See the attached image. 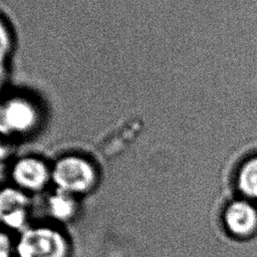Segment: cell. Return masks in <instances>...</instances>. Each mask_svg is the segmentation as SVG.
Returning a JSON list of instances; mask_svg holds the SVG:
<instances>
[{
	"instance_id": "5b68a950",
	"label": "cell",
	"mask_w": 257,
	"mask_h": 257,
	"mask_svg": "<svg viewBox=\"0 0 257 257\" xmlns=\"http://www.w3.org/2000/svg\"><path fill=\"white\" fill-rule=\"evenodd\" d=\"M28 200L26 196L13 188H5L0 191V222L4 225L18 229L26 220V208Z\"/></svg>"
},
{
	"instance_id": "9c48e42d",
	"label": "cell",
	"mask_w": 257,
	"mask_h": 257,
	"mask_svg": "<svg viewBox=\"0 0 257 257\" xmlns=\"http://www.w3.org/2000/svg\"><path fill=\"white\" fill-rule=\"evenodd\" d=\"M11 244L9 238L0 232V257H10Z\"/></svg>"
},
{
	"instance_id": "8992f818",
	"label": "cell",
	"mask_w": 257,
	"mask_h": 257,
	"mask_svg": "<svg viewBox=\"0 0 257 257\" xmlns=\"http://www.w3.org/2000/svg\"><path fill=\"white\" fill-rule=\"evenodd\" d=\"M227 228L236 235H246L257 225L255 208L245 201H236L229 205L225 213Z\"/></svg>"
},
{
	"instance_id": "277c9868",
	"label": "cell",
	"mask_w": 257,
	"mask_h": 257,
	"mask_svg": "<svg viewBox=\"0 0 257 257\" xmlns=\"http://www.w3.org/2000/svg\"><path fill=\"white\" fill-rule=\"evenodd\" d=\"M11 175L18 186L27 190H38L51 178V170L39 158L23 157L14 163Z\"/></svg>"
},
{
	"instance_id": "6da1fadb",
	"label": "cell",
	"mask_w": 257,
	"mask_h": 257,
	"mask_svg": "<svg viewBox=\"0 0 257 257\" xmlns=\"http://www.w3.org/2000/svg\"><path fill=\"white\" fill-rule=\"evenodd\" d=\"M95 178L93 165L86 158L78 155L61 157L51 169V179L57 190L68 194L88 190L93 185Z\"/></svg>"
},
{
	"instance_id": "52a82bcc",
	"label": "cell",
	"mask_w": 257,
	"mask_h": 257,
	"mask_svg": "<svg viewBox=\"0 0 257 257\" xmlns=\"http://www.w3.org/2000/svg\"><path fill=\"white\" fill-rule=\"evenodd\" d=\"M70 195L57 190L49 198L48 209L55 219L66 220L72 216L74 212V201Z\"/></svg>"
},
{
	"instance_id": "7a4b0ae2",
	"label": "cell",
	"mask_w": 257,
	"mask_h": 257,
	"mask_svg": "<svg viewBox=\"0 0 257 257\" xmlns=\"http://www.w3.org/2000/svg\"><path fill=\"white\" fill-rule=\"evenodd\" d=\"M65 252L66 243L62 235L46 227L25 230L17 244L19 257H64Z\"/></svg>"
},
{
	"instance_id": "ba28073f",
	"label": "cell",
	"mask_w": 257,
	"mask_h": 257,
	"mask_svg": "<svg viewBox=\"0 0 257 257\" xmlns=\"http://www.w3.org/2000/svg\"><path fill=\"white\" fill-rule=\"evenodd\" d=\"M240 190L248 197L257 199V158L245 163L239 173Z\"/></svg>"
},
{
	"instance_id": "3957f363",
	"label": "cell",
	"mask_w": 257,
	"mask_h": 257,
	"mask_svg": "<svg viewBox=\"0 0 257 257\" xmlns=\"http://www.w3.org/2000/svg\"><path fill=\"white\" fill-rule=\"evenodd\" d=\"M1 120L7 130L25 134L38 122V111L33 103L25 98L16 97L6 101L1 111Z\"/></svg>"
}]
</instances>
